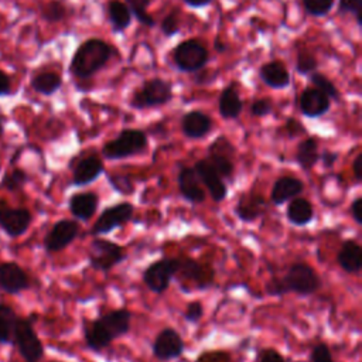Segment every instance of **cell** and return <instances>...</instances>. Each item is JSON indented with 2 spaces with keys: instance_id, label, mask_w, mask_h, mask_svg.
<instances>
[{
  "instance_id": "obj_21",
  "label": "cell",
  "mask_w": 362,
  "mask_h": 362,
  "mask_svg": "<svg viewBox=\"0 0 362 362\" xmlns=\"http://www.w3.org/2000/svg\"><path fill=\"white\" fill-rule=\"evenodd\" d=\"M178 191L182 198L191 204H201L205 201V191L201 181L191 167H182L177 175Z\"/></svg>"
},
{
  "instance_id": "obj_51",
  "label": "cell",
  "mask_w": 362,
  "mask_h": 362,
  "mask_svg": "<svg viewBox=\"0 0 362 362\" xmlns=\"http://www.w3.org/2000/svg\"><path fill=\"white\" fill-rule=\"evenodd\" d=\"M187 6L189 7H195V8H199V7H205L208 6L212 0H182Z\"/></svg>"
},
{
  "instance_id": "obj_14",
  "label": "cell",
  "mask_w": 362,
  "mask_h": 362,
  "mask_svg": "<svg viewBox=\"0 0 362 362\" xmlns=\"http://www.w3.org/2000/svg\"><path fill=\"white\" fill-rule=\"evenodd\" d=\"M235 147L233 144L225 137L219 136L216 137L211 146L208 147V160L216 170V173L221 175V178L230 180L235 173Z\"/></svg>"
},
{
  "instance_id": "obj_32",
  "label": "cell",
  "mask_w": 362,
  "mask_h": 362,
  "mask_svg": "<svg viewBox=\"0 0 362 362\" xmlns=\"http://www.w3.org/2000/svg\"><path fill=\"white\" fill-rule=\"evenodd\" d=\"M17 313L6 303H0V345L11 344Z\"/></svg>"
},
{
  "instance_id": "obj_52",
  "label": "cell",
  "mask_w": 362,
  "mask_h": 362,
  "mask_svg": "<svg viewBox=\"0 0 362 362\" xmlns=\"http://www.w3.org/2000/svg\"><path fill=\"white\" fill-rule=\"evenodd\" d=\"M215 48L218 52H225L226 51V44L221 41V38H215Z\"/></svg>"
},
{
  "instance_id": "obj_5",
  "label": "cell",
  "mask_w": 362,
  "mask_h": 362,
  "mask_svg": "<svg viewBox=\"0 0 362 362\" xmlns=\"http://www.w3.org/2000/svg\"><path fill=\"white\" fill-rule=\"evenodd\" d=\"M148 146L147 134L140 129H123L117 137L109 140L102 147L106 160H122L141 154Z\"/></svg>"
},
{
  "instance_id": "obj_6",
  "label": "cell",
  "mask_w": 362,
  "mask_h": 362,
  "mask_svg": "<svg viewBox=\"0 0 362 362\" xmlns=\"http://www.w3.org/2000/svg\"><path fill=\"white\" fill-rule=\"evenodd\" d=\"M173 100V85L163 78L146 79L140 88H137L132 98L130 106L137 110L167 105Z\"/></svg>"
},
{
  "instance_id": "obj_44",
  "label": "cell",
  "mask_w": 362,
  "mask_h": 362,
  "mask_svg": "<svg viewBox=\"0 0 362 362\" xmlns=\"http://www.w3.org/2000/svg\"><path fill=\"white\" fill-rule=\"evenodd\" d=\"M182 315L189 322H198L202 318V315H204V307H202L201 301H191V303H188Z\"/></svg>"
},
{
  "instance_id": "obj_41",
  "label": "cell",
  "mask_w": 362,
  "mask_h": 362,
  "mask_svg": "<svg viewBox=\"0 0 362 362\" xmlns=\"http://www.w3.org/2000/svg\"><path fill=\"white\" fill-rule=\"evenodd\" d=\"M107 180H109L112 188L120 194H130L133 191V184L129 177L110 174V175H107Z\"/></svg>"
},
{
  "instance_id": "obj_31",
  "label": "cell",
  "mask_w": 362,
  "mask_h": 362,
  "mask_svg": "<svg viewBox=\"0 0 362 362\" xmlns=\"http://www.w3.org/2000/svg\"><path fill=\"white\" fill-rule=\"evenodd\" d=\"M62 86V79L55 72H40L31 79V88L41 95H54Z\"/></svg>"
},
{
  "instance_id": "obj_3",
  "label": "cell",
  "mask_w": 362,
  "mask_h": 362,
  "mask_svg": "<svg viewBox=\"0 0 362 362\" xmlns=\"http://www.w3.org/2000/svg\"><path fill=\"white\" fill-rule=\"evenodd\" d=\"M113 48L110 44L100 38H89L83 41L69 64V71L75 78L86 79L99 72L110 61Z\"/></svg>"
},
{
  "instance_id": "obj_13",
  "label": "cell",
  "mask_w": 362,
  "mask_h": 362,
  "mask_svg": "<svg viewBox=\"0 0 362 362\" xmlns=\"http://www.w3.org/2000/svg\"><path fill=\"white\" fill-rule=\"evenodd\" d=\"M79 235V223L74 219H59L44 236L42 245L47 253H57L68 247Z\"/></svg>"
},
{
  "instance_id": "obj_42",
  "label": "cell",
  "mask_w": 362,
  "mask_h": 362,
  "mask_svg": "<svg viewBox=\"0 0 362 362\" xmlns=\"http://www.w3.org/2000/svg\"><path fill=\"white\" fill-rule=\"evenodd\" d=\"M310 359H311V362H335L328 345L324 344V342L315 344L313 346L311 354H310Z\"/></svg>"
},
{
  "instance_id": "obj_34",
  "label": "cell",
  "mask_w": 362,
  "mask_h": 362,
  "mask_svg": "<svg viewBox=\"0 0 362 362\" xmlns=\"http://www.w3.org/2000/svg\"><path fill=\"white\" fill-rule=\"evenodd\" d=\"M124 3L129 7L132 16H134L139 23L146 27L156 25V20L147 13V7L150 6L151 0H124Z\"/></svg>"
},
{
  "instance_id": "obj_1",
  "label": "cell",
  "mask_w": 362,
  "mask_h": 362,
  "mask_svg": "<svg viewBox=\"0 0 362 362\" xmlns=\"http://www.w3.org/2000/svg\"><path fill=\"white\" fill-rule=\"evenodd\" d=\"M132 313L122 307L83 324L85 344L90 351L99 352L107 348L115 339L126 335L130 331Z\"/></svg>"
},
{
  "instance_id": "obj_18",
  "label": "cell",
  "mask_w": 362,
  "mask_h": 362,
  "mask_svg": "<svg viewBox=\"0 0 362 362\" xmlns=\"http://www.w3.org/2000/svg\"><path fill=\"white\" fill-rule=\"evenodd\" d=\"M105 171L103 161L92 154L79 158L72 167V184L75 187H85L96 181Z\"/></svg>"
},
{
  "instance_id": "obj_30",
  "label": "cell",
  "mask_w": 362,
  "mask_h": 362,
  "mask_svg": "<svg viewBox=\"0 0 362 362\" xmlns=\"http://www.w3.org/2000/svg\"><path fill=\"white\" fill-rule=\"evenodd\" d=\"M296 163L303 170H311L320 160V151H318V143L314 137H305L301 140L296 148L294 154Z\"/></svg>"
},
{
  "instance_id": "obj_33",
  "label": "cell",
  "mask_w": 362,
  "mask_h": 362,
  "mask_svg": "<svg viewBox=\"0 0 362 362\" xmlns=\"http://www.w3.org/2000/svg\"><path fill=\"white\" fill-rule=\"evenodd\" d=\"M28 182V174L23 168H13L8 173H4V175L0 180V188L7 191H18Z\"/></svg>"
},
{
  "instance_id": "obj_38",
  "label": "cell",
  "mask_w": 362,
  "mask_h": 362,
  "mask_svg": "<svg viewBox=\"0 0 362 362\" xmlns=\"http://www.w3.org/2000/svg\"><path fill=\"white\" fill-rule=\"evenodd\" d=\"M160 28H161V31H163V34H164L165 37H173V35H175L177 33H180V30H181V21H180V13H178V10H173L171 13H168V14L163 18V21H161V24H160Z\"/></svg>"
},
{
  "instance_id": "obj_39",
  "label": "cell",
  "mask_w": 362,
  "mask_h": 362,
  "mask_svg": "<svg viewBox=\"0 0 362 362\" xmlns=\"http://www.w3.org/2000/svg\"><path fill=\"white\" fill-rule=\"evenodd\" d=\"M318 66L317 58L310 52H300L296 59V71L301 75H310Z\"/></svg>"
},
{
  "instance_id": "obj_10",
  "label": "cell",
  "mask_w": 362,
  "mask_h": 362,
  "mask_svg": "<svg viewBox=\"0 0 362 362\" xmlns=\"http://www.w3.org/2000/svg\"><path fill=\"white\" fill-rule=\"evenodd\" d=\"M180 264V257H164L150 263L141 274L143 283L153 293L161 294L164 293L171 280L174 279L177 269Z\"/></svg>"
},
{
  "instance_id": "obj_19",
  "label": "cell",
  "mask_w": 362,
  "mask_h": 362,
  "mask_svg": "<svg viewBox=\"0 0 362 362\" xmlns=\"http://www.w3.org/2000/svg\"><path fill=\"white\" fill-rule=\"evenodd\" d=\"M266 209L267 201L256 191L242 194L235 205V214L243 222H253L255 219L260 218Z\"/></svg>"
},
{
  "instance_id": "obj_11",
  "label": "cell",
  "mask_w": 362,
  "mask_h": 362,
  "mask_svg": "<svg viewBox=\"0 0 362 362\" xmlns=\"http://www.w3.org/2000/svg\"><path fill=\"white\" fill-rule=\"evenodd\" d=\"M134 214V206L132 202H119L110 206H106L93 226L90 228L89 233L92 236H102L113 229H117L127 223Z\"/></svg>"
},
{
  "instance_id": "obj_8",
  "label": "cell",
  "mask_w": 362,
  "mask_h": 362,
  "mask_svg": "<svg viewBox=\"0 0 362 362\" xmlns=\"http://www.w3.org/2000/svg\"><path fill=\"white\" fill-rule=\"evenodd\" d=\"M127 259L126 249L116 242L103 238H95L89 245V266L99 272H110L119 263Z\"/></svg>"
},
{
  "instance_id": "obj_47",
  "label": "cell",
  "mask_w": 362,
  "mask_h": 362,
  "mask_svg": "<svg viewBox=\"0 0 362 362\" xmlns=\"http://www.w3.org/2000/svg\"><path fill=\"white\" fill-rule=\"evenodd\" d=\"M349 212H351L352 219H354L358 225H361V223H362V197H356V198L351 202Z\"/></svg>"
},
{
  "instance_id": "obj_37",
  "label": "cell",
  "mask_w": 362,
  "mask_h": 362,
  "mask_svg": "<svg viewBox=\"0 0 362 362\" xmlns=\"http://www.w3.org/2000/svg\"><path fill=\"white\" fill-rule=\"evenodd\" d=\"M334 1L335 0H303V7L310 16L324 17L334 7Z\"/></svg>"
},
{
  "instance_id": "obj_45",
  "label": "cell",
  "mask_w": 362,
  "mask_h": 362,
  "mask_svg": "<svg viewBox=\"0 0 362 362\" xmlns=\"http://www.w3.org/2000/svg\"><path fill=\"white\" fill-rule=\"evenodd\" d=\"M257 362H286V359L277 349L264 348L259 352Z\"/></svg>"
},
{
  "instance_id": "obj_46",
  "label": "cell",
  "mask_w": 362,
  "mask_h": 362,
  "mask_svg": "<svg viewBox=\"0 0 362 362\" xmlns=\"http://www.w3.org/2000/svg\"><path fill=\"white\" fill-rule=\"evenodd\" d=\"M284 129H286L288 137H296V136H298V134L307 133V130L303 127V124H301L298 120L293 119V117L287 119V122H286V124H284Z\"/></svg>"
},
{
  "instance_id": "obj_4",
  "label": "cell",
  "mask_w": 362,
  "mask_h": 362,
  "mask_svg": "<svg viewBox=\"0 0 362 362\" xmlns=\"http://www.w3.org/2000/svg\"><path fill=\"white\" fill-rule=\"evenodd\" d=\"M30 317H17L11 344L17 348L20 356L24 362H40L44 356V345L34 329V318Z\"/></svg>"
},
{
  "instance_id": "obj_29",
  "label": "cell",
  "mask_w": 362,
  "mask_h": 362,
  "mask_svg": "<svg viewBox=\"0 0 362 362\" xmlns=\"http://www.w3.org/2000/svg\"><path fill=\"white\" fill-rule=\"evenodd\" d=\"M106 11H107V18H109L112 31L115 34L123 33L130 25L133 16L129 7L126 6V3L120 0H109L106 6Z\"/></svg>"
},
{
  "instance_id": "obj_36",
  "label": "cell",
  "mask_w": 362,
  "mask_h": 362,
  "mask_svg": "<svg viewBox=\"0 0 362 362\" xmlns=\"http://www.w3.org/2000/svg\"><path fill=\"white\" fill-rule=\"evenodd\" d=\"M66 6L61 0H51L42 7L41 16L48 23H58L66 17Z\"/></svg>"
},
{
  "instance_id": "obj_2",
  "label": "cell",
  "mask_w": 362,
  "mask_h": 362,
  "mask_svg": "<svg viewBox=\"0 0 362 362\" xmlns=\"http://www.w3.org/2000/svg\"><path fill=\"white\" fill-rule=\"evenodd\" d=\"M321 287L318 273L305 262H296L288 266L283 277H272L266 283V293L270 296H283L296 293L298 296H311Z\"/></svg>"
},
{
  "instance_id": "obj_12",
  "label": "cell",
  "mask_w": 362,
  "mask_h": 362,
  "mask_svg": "<svg viewBox=\"0 0 362 362\" xmlns=\"http://www.w3.org/2000/svg\"><path fill=\"white\" fill-rule=\"evenodd\" d=\"M33 221L28 208L11 206L4 198H0V228L10 238H18L27 232Z\"/></svg>"
},
{
  "instance_id": "obj_17",
  "label": "cell",
  "mask_w": 362,
  "mask_h": 362,
  "mask_svg": "<svg viewBox=\"0 0 362 362\" xmlns=\"http://www.w3.org/2000/svg\"><path fill=\"white\" fill-rule=\"evenodd\" d=\"M194 171L197 173L199 181L208 189L211 198L215 202H222L228 194V187L221 175L216 173L214 165L209 163L208 158H201L195 163Z\"/></svg>"
},
{
  "instance_id": "obj_53",
  "label": "cell",
  "mask_w": 362,
  "mask_h": 362,
  "mask_svg": "<svg viewBox=\"0 0 362 362\" xmlns=\"http://www.w3.org/2000/svg\"><path fill=\"white\" fill-rule=\"evenodd\" d=\"M3 133H4V127H3V123H1V119H0V139H1Z\"/></svg>"
},
{
  "instance_id": "obj_50",
  "label": "cell",
  "mask_w": 362,
  "mask_h": 362,
  "mask_svg": "<svg viewBox=\"0 0 362 362\" xmlns=\"http://www.w3.org/2000/svg\"><path fill=\"white\" fill-rule=\"evenodd\" d=\"M320 160L322 161L324 167H328V168H331V167L335 164V161L338 160V153L325 150L322 154H320Z\"/></svg>"
},
{
  "instance_id": "obj_7",
  "label": "cell",
  "mask_w": 362,
  "mask_h": 362,
  "mask_svg": "<svg viewBox=\"0 0 362 362\" xmlns=\"http://www.w3.org/2000/svg\"><path fill=\"white\" fill-rule=\"evenodd\" d=\"M174 279H178L181 288L188 293V287L206 290L215 283V270L192 257H180V264Z\"/></svg>"
},
{
  "instance_id": "obj_20",
  "label": "cell",
  "mask_w": 362,
  "mask_h": 362,
  "mask_svg": "<svg viewBox=\"0 0 362 362\" xmlns=\"http://www.w3.org/2000/svg\"><path fill=\"white\" fill-rule=\"evenodd\" d=\"M298 106L305 117L314 119L325 115L331 107V99L317 88H305L298 99Z\"/></svg>"
},
{
  "instance_id": "obj_35",
  "label": "cell",
  "mask_w": 362,
  "mask_h": 362,
  "mask_svg": "<svg viewBox=\"0 0 362 362\" xmlns=\"http://www.w3.org/2000/svg\"><path fill=\"white\" fill-rule=\"evenodd\" d=\"M310 81L311 83L314 85V88H317L318 90H321L322 93H325L329 99H335L338 100L339 99V92L337 89V86L334 85V82L325 76L324 74H320V72H311L310 74Z\"/></svg>"
},
{
  "instance_id": "obj_24",
  "label": "cell",
  "mask_w": 362,
  "mask_h": 362,
  "mask_svg": "<svg viewBox=\"0 0 362 362\" xmlns=\"http://www.w3.org/2000/svg\"><path fill=\"white\" fill-rule=\"evenodd\" d=\"M99 205V197L93 191H83V192H75L71 195L68 201V208L72 216L78 221H89Z\"/></svg>"
},
{
  "instance_id": "obj_22",
  "label": "cell",
  "mask_w": 362,
  "mask_h": 362,
  "mask_svg": "<svg viewBox=\"0 0 362 362\" xmlns=\"http://www.w3.org/2000/svg\"><path fill=\"white\" fill-rule=\"evenodd\" d=\"M181 132L188 139H202L212 130V119L202 110H189L181 117Z\"/></svg>"
},
{
  "instance_id": "obj_23",
  "label": "cell",
  "mask_w": 362,
  "mask_h": 362,
  "mask_svg": "<svg viewBox=\"0 0 362 362\" xmlns=\"http://www.w3.org/2000/svg\"><path fill=\"white\" fill-rule=\"evenodd\" d=\"M304 191V182L293 175H283L277 178L270 191V202L274 205H283L290 199L301 195Z\"/></svg>"
},
{
  "instance_id": "obj_15",
  "label": "cell",
  "mask_w": 362,
  "mask_h": 362,
  "mask_svg": "<svg viewBox=\"0 0 362 362\" xmlns=\"http://www.w3.org/2000/svg\"><path fill=\"white\" fill-rule=\"evenodd\" d=\"M151 351L154 358L158 361H171L182 355L184 352V339L177 329L167 327L157 332Z\"/></svg>"
},
{
  "instance_id": "obj_26",
  "label": "cell",
  "mask_w": 362,
  "mask_h": 362,
  "mask_svg": "<svg viewBox=\"0 0 362 362\" xmlns=\"http://www.w3.org/2000/svg\"><path fill=\"white\" fill-rule=\"evenodd\" d=\"M260 79L272 89H284L290 85V72L281 61H269L259 69Z\"/></svg>"
},
{
  "instance_id": "obj_25",
  "label": "cell",
  "mask_w": 362,
  "mask_h": 362,
  "mask_svg": "<svg viewBox=\"0 0 362 362\" xmlns=\"http://www.w3.org/2000/svg\"><path fill=\"white\" fill-rule=\"evenodd\" d=\"M337 263L346 273H359L362 269V247L355 239L344 240L337 253Z\"/></svg>"
},
{
  "instance_id": "obj_43",
  "label": "cell",
  "mask_w": 362,
  "mask_h": 362,
  "mask_svg": "<svg viewBox=\"0 0 362 362\" xmlns=\"http://www.w3.org/2000/svg\"><path fill=\"white\" fill-rule=\"evenodd\" d=\"M273 110V103L270 99L267 98H262V99H256L252 105H250V113L256 117H263L270 115Z\"/></svg>"
},
{
  "instance_id": "obj_9",
  "label": "cell",
  "mask_w": 362,
  "mask_h": 362,
  "mask_svg": "<svg viewBox=\"0 0 362 362\" xmlns=\"http://www.w3.org/2000/svg\"><path fill=\"white\" fill-rule=\"evenodd\" d=\"M209 59L206 47L195 38L181 41L173 52V61L181 72L201 71Z\"/></svg>"
},
{
  "instance_id": "obj_49",
  "label": "cell",
  "mask_w": 362,
  "mask_h": 362,
  "mask_svg": "<svg viewBox=\"0 0 362 362\" xmlns=\"http://www.w3.org/2000/svg\"><path fill=\"white\" fill-rule=\"evenodd\" d=\"M11 92V79L10 76L0 69V96L8 95Z\"/></svg>"
},
{
  "instance_id": "obj_27",
  "label": "cell",
  "mask_w": 362,
  "mask_h": 362,
  "mask_svg": "<svg viewBox=\"0 0 362 362\" xmlns=\"http://www.w3.org/2000/svg\"><path fill=\"white\" fill-rule=\"evenodd\" d=\"M218 109H219V115L226 120L238 119L240 116L243 110V102L236 89L235 82L225 86L223 90L221 92L219 100H218Z\"/></svg>"
},
{
  "instance_id": "obj_28",
  "label": "cell",
  "mask_w": 362,
  "mask_h": 362,
  "mask_svg": "<svg viewBox=\"0 0 362 362\" xmlns=\"http://www.w3.org/2000/svg\"><path fill=\"white\" fill-rule=\"evenodd\" d=\"M286 216L290 223L296 226H304L310 223L314 218V208L313 204L303 197H296L290 199V204L286 209Z\"/></svg>"
},
{
  "instance_id": "obj_16",
  "label": "cell",
  "mask_w": 362,
  "mask_h": 362,
  "mask_svg": "<svg viewBox=\"0 0 362 362\" xmlns=\"http://www.w3.org/2000/svg\"><path fill=\"white\" fill-rule=\"evenodd\" d=\"M31 287L28 273L16 262L0 263V291L6 294H20Z\"/></svg>"
},
{
  "instance_id": "obj_40",
  "label": "cell",
  "mask_w": 362,
  "mask_h": 362,
  "mask_svg": "<svg viewBox=\"0 0 362 362\" xmlns=\"http://www.w3.org/2000/svg\"><path fill=\"white\" fill-rule=\"evenodd\" d=\"M338 11L339 14L355 16L356 24L362 25V0H339Z\"/></svg>"
},
{
  "instance_id": "obj_48",
  "label": "cell",
  "mask_w": 362,
  "mask_h": 362,
  "mask_svg": "<svg viewBox=\"0 0 362 362\" xmlns=\"http://www.w3.org/2000/svg\"><path fill=\"white\" fill-rule=\"evenodd\" d=\"M352 174L356 182L362 181V153H358L352 161Z\"/></svg>"
}]
</instances>
